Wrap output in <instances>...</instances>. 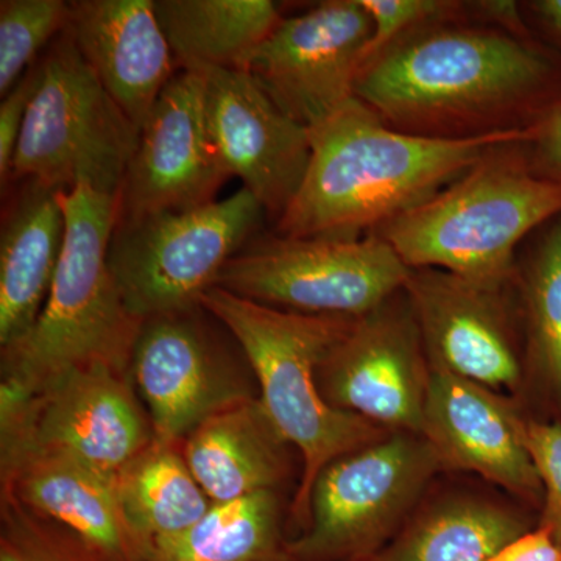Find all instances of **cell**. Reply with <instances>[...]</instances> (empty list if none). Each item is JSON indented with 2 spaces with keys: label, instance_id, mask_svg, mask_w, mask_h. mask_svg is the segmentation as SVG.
Masks as SVG:
<instances>
[{
  "label": "cell",
  "instance_id": "obj_1",
  "mask_svg": "<svg viewBox=\"0 0 561 561\" xmlns=\"http://www.w3.org/2000/svg\"><path fill=\"white\" fill-rule=\"evenodd\" d=\"M557 68L530 39L435 22L367 62L356 98L394 130L438 139L529 127L557 98Z\"/></svg>",
  "mask_w": 561,
  "mask_h": 561
},
{
  "label": "cell",
  "instance_id": "obj_2",
  "mask_svg": "<svg viewBox=\"0 0 561 561\" xmlns=\"http://www.w3.org/2000/svg\"><path fill=\"white\" fill-rule=\"evenodd\" d=\"M311 161L276 234L354 241L437 195L497 144L529 127L465 139L394 130L359 99L309 130Z\"/></svg>",
  "mask_w": 561,
  "mask_h": 561
},
{
  "label": "cell",
  "instance_id": "obj_3",
  "mask_svg": "<svg viewBox=\"0 0 561 561\" xmlns=\"http://www.w3.org/2000/svg\"><path fill=\"white\" fill-rule=\"evenodd\" d=\"M201 305L239 343L260 383L257 398L268 419L287 445L301 454V481L291 504V518L301 534L320 472L390 434L335 409L320 391V364L356 319L284 311L217 286L202 295Z\"/></svg>",
  "mask_w": 561,
  "mask_h": 561
},
{
  "label": "cell",
  "instance_id": "obj_4",
  "mask_svg": "<svg viewBox=\"0 0 561 561\" xmlns=\"http://www.w3.org/2000/svg\"><path fill=\"white\" fill-rule=\"evenodd\" d=\"M559 216L561 184L534 171L524 142H507L375 232L411 271L438 268L505 286L518 275L519 243Z\"/></svg>",
  "mask_w": 561,
  "mask_h": 561
},
{
  "label": "cell",
  "instance_id": "obj_5",
  "mask_svg": "<svg viewBox=\"0 0 561 561\" xmlns=\"http://www.w3.org/2000/svg\"><path fill=\"white\" fill-rule=\"evenodd\" d=\"M66 241L46 306L25 337L2 348L0 389L31 393L58 373L105 364L130 373L142 321L108 265L119 197L80 184L60 191Z\"/></svg>",
  "mask_w": 561,
  "mask_h": 561
},
{
  "label": "cell",
  "instance_id": "obj_6",
  "mask_svg": "<svg viewBox=\"0 0 561 561\" xmlns=\"http://www.w3.org/2000/svg\"><path fill=\"white\" fill-rule=\"evenodd\" d=\"M139 136L65 31L41 61L10 180L54 191L88 184L119 197Z\"/></svg>",
  "mask_w": 561,
  "mask_h": 561
},
{
  "label": "cell",
  "instance_id": "obj_7",
  "mask_svg": "<svg viewBox=\"0 0 561 561\" xmlns=\"http://www.w3.org/2000/svg\"><path fill=\"white\" fill-rule=\"evenodd\" d=\"M265 209L242 187L225 201L116 224L108 265L139 321L201 308L221 268L253 241Z\"/></svg>",
  "mask_w": 561,
  "mask_h": 561
},
{
  "label": "cell",
  "instance_id": "obj_8",
  "mask_svg": "<svg viewBox=\"0 0 561 561\" xmlns=\"http://www.w3.org/2000/svg\"><path fill=\"white\" fill-rule=\"evenodd\" d=\"M440 461L421 435L389 434L320 472L294 561H364L379 556L413 516Z\"/></svg>",
  "mask_w": 561,
  "mask_h": 561
},
{
  "label": "cell",
  "instance_id": "obj_9",
  "mask_svg": "<svg viewBox=\"0 0 561 561\" xmlns=\"http://www.w3.org/2000/svg\"><path fill=\"white\" fill-rule=\"evenodd\" d=\"M154 442L130 373L105 364L51 376L31 393L0 389V449H31L116 479Z\"/></svg>",
  "mask_w": 561,
  "mask_h": 561
},
{
  "label": "cell",
  "instance_id": "obj_10",
  "mask_svg": "<svg viewBox=\"0 0 561 561\" xmlns=\"http://www.w3.org/2000/svg\"><path fill=\"white\" fill-rule=\"evenodd\" d=\"M411 272L378 232L354 241L275 234L234 254L216 286L284 311L359 319L404 290Z\"/></svg>",
  "mask_w": 561,
  "mask_h": 561
},
{
  "label": "cell",
  "instance_id": "obj_11",
  "mask_svg": "<svg viewBox=\"0 0 561 561\" xmlns=\"http://www.w3.org/2000/svg\"><path fill=\"white\" fill-rule=\"evenodd\" d=\"M430 378L404 290L354 320L317 371L324 400L390 434L420 435Z\"/></svg>",
  "mask_w": 561,
  "mask_h": 561
},
{
  "label": "cell",
  "instance_id": "obj_12",
  "mask_svg": "<svg viewBox=\"0 0 561 561\" xmlns=\"http://www.w3.org/2000/svg\"><path fill=\"white\" fill-rule=\"evenodd\" d=\"M371 32L360 0H328L280 21L245 70L284 114L311 130L356 98Z\"/></svg>",
  "mask_w": 561,
  "mask_h": 561
},
{
  "label": "cell",
  "instance_id": "obj_13",
  "mask_svg": "<svg viewBox=\"0 0 561 561\" xmlns=\"http://www.w3.org/2000/svg\"><path fill=\"white\" fill-rule=\"evenodd\" d=\"M202 311L153 317L136 339L131 381L161 445L181 446L210 416L253 397Z\"/></svg>",
  "mask_w": 561,
  "mask_h": 561
},
{
  "label": "cell",
  "instance_id": "obj_14",
  "mask_svg": "<svg viewBox=\"0 0 561 561\" xmlns=\"http://www.w3.org/2000/svg\"><path fill=\"white\" fill-rule=\"evenodd\" d=\"M515 283L489 286L438 268L411 272L404 291L431 370L496 391L518 389L523 365L511 300Z\"/></svg>",
  "mask_w": 561,
  "mask_h": 561
},
{
  "label": "cell",
  "instance_id": "obj_15",
  "mask_svg": "<svg viewBox=\"0 0 561 561\" xmlns=\"http://www.w3.org/2000/svg\"><path fill=\"white\" fill-rule=\"evenodd\" d=\"M228 179L206 125L205 76L180 70L140 128L122 181L117 224L208 205Z\"/></svg>",
  "mask_w": 561,
  "mask_h": 561
},
{
  "label": "cell",
  "instance_id": "obj_16",
  "mask_svg": "<svg viewBox=\"0 0 561 561\" xmlns=\"http://www.w3.org/2000/svg\"><path fill=\"white\" fill-rule=\"evenodd\" d=\"M203 76L206 125L221 165L279 219L308 172V128L284 114L247 70L214 69Z\"/></svg>",
  "mask_w": 561,
  "mask_h": 561
},
{
  "label": "cell",
  "instance_id": "obj_17",
  "mask_svg": "<svg viewBox=\"0 0 561 561\" xmlns=\"http://www.w3.org/2000/svg\"><path fill=\"white\" fill-rule=\"evenodd\" d=\"M527 420L504 394L451 373L431 370L420 435L442 468L474 472L523 500L542 504L526 443Z\"/></svg>",
  "mask_w": 561,
  "mask_h": 561
},
{
  "label": "cell",
  "instance_id": "obj_18",
  "mask_svg": "<svg viewBox=\"0 0 561 561\" xmlns=\"http://www.w3.org/2000/svg\"><path fill=\"white\" fill-rule=\"evenodd\" d=\"M65 31L140 130L176 66L153 0L69 2Z\"/></svg>",
  "mask_w": 561,
  "mask_h": 561
},
{
  "label": "cell",
  "instance_id": "obj_19",
  "mask_svg": "<svg viewBox=\"0 0 561 561\" xmlns=\"http://www.w3.org/2000/svg\"><path fill=\"white\" fill-rule=\"evenodd\" d=\"M2 491L61 524L110 561H146L125 518L116 479L55 454L2 451Z\"/></svg>",
  "mask_w": 561,
  "mask_h": 561
},
{
  "label": "cell",
  "instance_id": "obj_20",
  "mask_svg": "<svg viewBox=\"0 0 561 561\" xmlns=\"http://www.w3.org/2000/svg\"><path fill=\"white\" fill-rule=\"evenodd\" d=\"M66 241L60 191L27 181L0 234V345H13L38 321Z\"/></svg>",
  "mask_w": 561,
  "mask_h": 561
},
{
  "label": "cell",
  "instance_id": "obj_21",
  "mask_svg": "<svg viewBox=\"0 0 561 561\" xmlns=\"http://www.w3.org/2000/svg\"><path fill=\"white\" fill-rule=\"evenodd\" d=\"M287 446L260 398L250 397L202 423L181 443V453L210 502L224 504L278 491Z\"/></svg>",
  "mask_w": 561,
  "mask_h": 561
},
{
  "label": "cell",
  "instance_id": "obj_22",
  "mask_svg": "<svg viewBox=\"0 0 561 561\" xmlns=\"http://www.w3.org/2000/svg\"><path fill=\"white\" fill-rule=\"evenodd\" d=\"M154 13L181 70H245L278 27L272 0H153Z\"/></svg>",
  "mask_w": 561,
  "mask_h": 561
},
{
  "label": "cell",
  "instance_id": "obj_23",
  "mask_svg": "<svg viewBox=\"0 0 561 561\" xmlns=\"http://www.w3.org/2000/svg\"><path fill=\"white\" fill-rule=\"evenodd\" d=\"M534 529L516 511L479 497H451L415 513L381 552L383 561H486Z\"/></svg>",
  "mask_w": 561,
  "mask_h": 561
},
{
  "label": "cell",
  "instance_id": "obj_24",
  "mask_svg": "<svg viewBox=\"0 0 561 561\" xmlns=\"http://www.w3.org/2000/svg\"><path fill=\"white\" fill-rule=\"evenodd\" d=\"M278 491H261L209 512L191 529L154 542L146 561H294Z\"/></svg>",
  "mask_w": 561,
  "mask_h": 561
},
{
  "label": "cell",
  "instance_id": "obj_25",
  "mask_svg": "<svg viewBox=\"0 0 561 561\" xmlns=\"http://www.w3.org/2000/svg\"><path fill=\"white\" fill-rule=\"evenodd\" d=\"M116 489L125 518L146 551L191 529L213 507L176 445L153 442L119 472Z\"/></svg>",
  "mask_w": 561,
  "mask_h": 561
},
{
  "label": "cell",
  "instance_id": "obj_26",
  "mask_svg": "<svg viewBox=\"0 0 561 561\" xmlns=\"http://www.w3.org/2000/svg\"><path fill=\"white\" fill-rule=\"evenodd\" d=\"M516 280L531 367L561 409V216L538 236Z\"/></svg>",
  "mask_w": 561,
  "mask_h": 561
},
{
  "label": "cell",
  "instance_id": "obj_27",
  "mask_svg": "<svg viewBox=\"0 0 561 561\" xmlns=\"http://www.w3.org/2000/svg\"><path fill=\"white\" fill-rule=\"evenodd\" d=\"M0 561H110L61 524L33 512L13 494L0 496Z\"/></svg>",
  "mask_w": 561,
  "mask_h": 561
},
{
  "label": "cell",
  "instance_id": "obj_28",
  "mask_svg": "<svg viewBox=\"0 0 561 561\" xmlns=\"http://www.w3.org/2000/svg\"><path fill=\"white\" fill-rule=\"evenodd\" d=\"M69 3L62 0L0 2V94L25 76L38 51L68 25Z\"/></svg>",
  "mask_w": 561,
  "mask_h": 561
},
{
  "label": "cell",
  "instance_id": "obj_29",
  "mask_svg": "<svg viewBox=\"0 0 561 561\" xmlns=\"http://www.w3.org/2000/svg\"><path fill=\"white\" fill-rule=\"evenodd\" d=\"M360 3L373 24L364 66L409 33L435 22L457 20L465 11V3L448 0H360Z\"/></svg>",
  "mask_w": 561,
  "mask_h": 561
},
{
  "label": "cell",
  "instance_id": "obj_30",
  "mask_svg": "<svg viewBox=\"0 0 561 561\" xmlns=\"http://www.w3.org/2000/svg\"><path fill=\"white\" fill-rule=\"evenodd\" d=\"M526 443L542 485L538 524L561 538V423L527 420Z\"/></svg>",
  "mask_w": 561,
  "mask_h": 561
},
{
  "label": "cell",
  "instance_id": "obj_31",
  "mask_svg": "<svg viewBox=\"0 0 561 561\" xmlns=\"http://www.w3.org/2000/svg\"><path fill=\"white\" fill-rule=\"evenodd\" d=\"M39 83V66L25 72L0 103V183L2 191L9 183L14 151L20 140L28 105Z\"/></svg>",
  "mask_w": 561,
  "mask_h": 561
},
{
  "label": "cell",
  "instance_id": "obj_32",
  "mask_svg": "<svg viewBox=\"0 0 561 561\" xmlns=\"http://www.w3.org/2000/svg\"><path fill=\"white\" fill-rule=\"evenodd\" d=\"M524 147L534 171L561 184V94L531 122Z\"/></svg>",
  "mask_w": 561,
  "mask_h": 561
},
{
  "label": "cell",
  "instance_id": "obj_33",
  "mask_svg": "<svg viewBox=\"0 0 561 561\" xmlns=\"http://www.w3.org/2000/svg\"><path fill=\"white\" fill-rule=\"evenodd\" d=\"M486 561H561V538L549 527L537 524Z\"/></svg>",
  "mask_w": 561,
  "mask_h": 561
},
{
  "label": "cell",
  "instance_id": "obj_34",
  "mask_svg": "<svg viewBox=\"0 0 561 561\" xmlns=\"http://www.w3.org/2000/svg\"><path fill=\"white\" fill-rule=\"evenodd\" d=\"M465 9L471 11L474 18L490 27L500 28L502 32L530 39L524 22L519 5L512 0H479V2L465 3Z\"/></svg>",
  "mask_w": 561,
  "mask_h": 561
},
{
  "label": "cell",
  "instance_id": "obj_35",
  "mask_svg": "<svg viewBox=\"0 0 561 561\" xmlns=\"http://www.w3.org/2000/svg\"><path fill=\"white\" fill-rule=\"evenodd\" d=\"M537 16L561 41V0H540L531 3Z\"/></svg>",
  "mask_w": 561,
  "mask_h": 561
},
{
  "label": "cell",
  "instance_id": "obj_36",
  "mask_svg": "<svg viewBox=\"0 0 561 561\" xmlns=\"http://www.w3.org/2000/svg\"><path fill=\"white\" fill-rule=\"evenodd\" d=\"M364 561H383L381 553L379 556L373 557V559L364 560Z\"/></svg>",
  "mask_w": 561,
  "mask_h": 561
}]
</instances>
